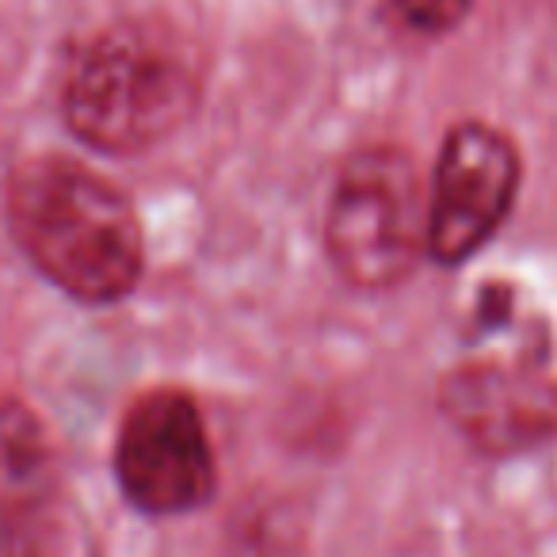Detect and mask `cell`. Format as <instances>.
<instances>
[{
  "mask_svg": "<svg viewBox=\"0 0 557 557\" xmlns=\"http://www.w3.org/2000/svg\"><path fill=\"white\" fill-rule=\"evenodd\" d=\"M9 230L50 287L81 306H115L146 271L134 202L103 172L62 153L24 161L9 180Z\"/></svg>",
  "mask_w": 557,
  "mask_h": 557,
  "instance_id": "1",
  "label": "cell"
},
{
  "mask_svg": "<svg viewBox=\"0 0 557 557\" xmlns=\"http://www.w3.org/2000/svg\"><path fill=\"white\" fill-rule=\"evenodd\" d=\"M199 77L176 47L146 32H108L81 50L62 88L73 138L108 157L161 146L191 119Z\"/></svg>",
  "mask_w": 557,
  "mask_h": 557,
  "instance_id": "2",
  "label": "cell"
},
{
  "mask_svg": "<svg viewBox=\"0 0 557 557\" xmlns=\"http://www.w3.org/2000/svg\"><path fill=\"white\" fill-rule=\"evenodd\" d=\"M325 252L356 290H394L428 260V184L405 149L363 146L341 164Z\"/></svg>",
  "mask_w": 557,
  "mask_h": 557,
  "instance_id": "3",
  "label": "cell"
},
{
  "mask_svg": "<svg viewBox=\"0 0 557 557\" xmlns=\"http://www.w3.org/2000/svg\"><path fill=\"white\" fill-rule=\"evenodd\" d=\"M111 462L126 504L153 519L191 516L218 488L207 420L180 386H153L126 405Z\"/></svg>",
  "mask_w": 557,
  "mask_h": 557,
  "instance_id": "4",
  "label": "cell"
},
{
  "mask_svg": "<svg viewBox=\"0 0 557 557\" xmlns=\"http://www.w3.org/2000/svg\"><path fill=\"white\" fill-rule=\"evenodd\" d=\"M523 157L493 123H455L428 176V260L462 268L500 233L516 207Z\"/></svg>",
  "mask_w": 557,
  "mask_h": 557,
  "instance_id": "5",
  "label": "cell"
},
{
  "mask_svg": "<svg viewBox=\"0 0 557 557\" xmlns=\"http://www.w3.org/2000/svg\"><path fill=\"white\" fill-rule=\"evenodd\" d=\"M443 409L485 450H519L549 435L554 397L527 371L516 367H462L443 389Z\"/></svg>",
  "mask_w": 557,
  "mask_h": 557,
  "instance_id": "6",
  "label": "cell"
},
{
  "mask_svg": "<svg viewBox=\"0 0 557 557\" xmlns=\"http://www.w3.org/2000/svg\"><path fill=\"white\" fill-rule=\"evenodd\" d=\"M473 0H394L397 16L417 35H447L470 16Z\"/></svg>",
  "mask_w": 557,
  "mask_h": 557,
  "instance_id": "7",
  "label": "cell"
}]
</instances>
